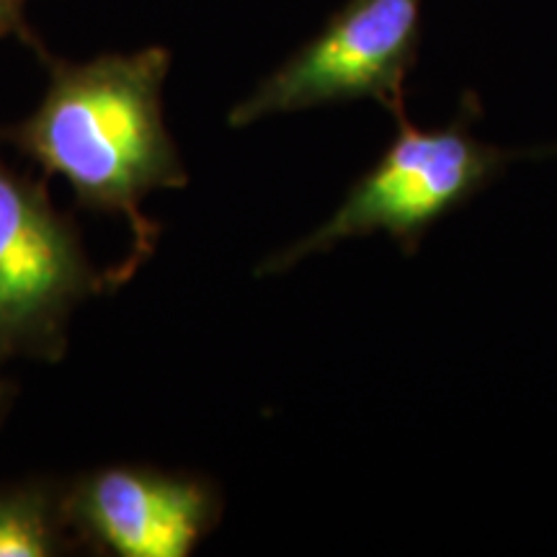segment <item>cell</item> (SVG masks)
<instances>
[{
    "label": "cell",
    "instance_id": "cell-1",
    "mask_svg": "<svg viewBox=\"0 0 557 557\" xmlns=\"http://www.w3.org/2000/svg\"><path fill=\"white\" fill-rule=\"evenodd\" d=\"M37 58L50 73L45 96L26 120L0 127V143L37 163L45 178H65L81 207L127 220L129 259L109 271L116 289L158 246L160 225L143 201L189 184L163 114L171 52L145 47L67 62L41 50Z\"/></svg>",
    "mask_w": 557,
    "mask_h": 557
},
{
    "label": "cell",
    "instance_id": "cell-2",
    "mask_svg": "<svg viewBox=\"0 0 557 557\" xmlns=\"http://www.w3.org/2000/svg\"><path fill=\"white\" fill-rule=\"evenodd\" d=\"M398 120V137L377 163L346 194L336 212L310 235L263 259L259 276L282 274L299 261L338 243L387 233L406 253H416L431 225L447 218L472 197L504 176L519 158L540 156L537 150H504L472 135L478 101L468 96L457 120L442 129H421Z\"/></svg>",
    "mask_w": 557,
    "mask_h": 557
},
{
    "label": "cell",
    "instance_id": "cell-3",
    "mask_svg": "<svg viewBox=\"0 0 557 557\" xmlns=\"http://www.w3.org/2000/svg\"><path fill=\"white\" fill-rule=\"evenodd\" d=\"M103 289H114L111 274L90 263L47 181L18 176L0 160V364L60 361L75 308Z\"/></svg>",
    "mask_w": 557,
    "mask_h": 557
},
{
    "label": "cell",
    "instance_id": "cell-4",
    "mask_svg": "<svg viewBox=\"0 0 557 557\" xmlns=\"http://www.w3.org/2000/svg\"><path fill=\"white\" fill-rule=\"evenodd\" d=\"M421 0H351L227 114L230 127L329 103L374 99L406 114V78L416 65Z\"/></svg>",
    "mask_w": 557,
    "mask_h": 557
},
{
    "label": "cell",
    "instance_id": "cell-5",
    "mask_svg": "<svg viewBox=\"0 0 557 557\" xmlns=\"http://www.w3.org/2000/svg\"><path fill=\"white\" fill-rule=\"evenodd\" d=\"M222 493L212 480L107 465L65 480L62 511L78 547L109 557H186L220 524Z\"/></svg>",
    "mask_w": 557,
    "mask_h": 557
},
{
    "label": "cell",
    "instance_id": "cell-6",
    "mask_svg": "<svg viewBox=\"0 0 557 557\" xmlns=\"http://www.w3.org/2000/svg\"><path fill=\"white\" fill-rule=\"evenodd\" d=\"M62 487L50 478L0 485V557H54L78 547L62 511Z\"/></svg>",
    "mask_w": 557,
    "mask_h": 557
},
{
    "label": "cell",
    "instance_id": "cell-7",
    "mask_svg": "<svg viewBox=\"0 0 557 557\" xmlns=\"http://www.w3.org/2000/svg\"><path fill=\"white\" fill-rule=\"evenodd\" d=\"M21 39L34 52L45 50L26 21V0H0V39Z\"/></svg>",
    "mask_w": 557,
    "mask_h": 557
},
{
    "label": "cell",
    "instance_id": "cell-8",
    "mask_svg": "<svg viewBox=\"0 0 557 557\" xmlns=\"http://www.w3.org/2000/svg\"><path fill=\"white\" fill-rule=\"evenodd\" d=\"M13 395H16V387H13L9 380H3V377H0V421H3L5 410L11 408V400H13Z\"/></svg>",
    "mask_w": 557,
    "mask_h": 557
}]
</instances>
